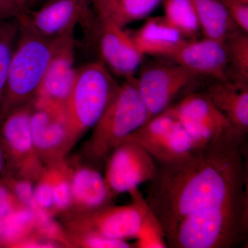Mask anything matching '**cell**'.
<instances>
[{
    "mask_svg": "<svg viewBox=\"0 0 248 248\" xmlns=\"http://www.w3.org/2000/svg\"><path fill=\"white\" fill-rule=\"evenodd\" d=\"M72 247L85 248H130L133 244L127 241L112 239L94 234L79 235L70 238Z\"/></svg>",
    "mask_w": 248,
    "mask_h": 248,
    "instance_id": "29",
    "label": "cell"
},
{
    "mask_svg": "<svg viewBox=\"0 0 248 248\" xmlns=\"http://www.w3.org/2000/svg\"><path fill=\"white\" fill-rule=\"evenodd\" d=\"M91 1V4H94L96 1H99V0H90Z\"/></svg>",
    "mask_w": 248,
    "mask_h": 248,
    "instance_id": "37",
    "label": "cell"
},
{
    "mask_svg": "<svg viewBox=\"0 0 248 248\" xmlns=\"http://www.w3.org/2000/svg\"><path fill=\"white\" fill-rule=\"evenodd\" d=\"M165 19L187 40L202 35L200 21L190 0H164Z\"/></svg>",
    "mask_w": 248,
    "mask_h": 248,
    "instance_id": "24",
    "label": "cell"
},
{
    "mask_svg": "<svg viewBox=\"0 0 248 248\" xmlns=\"http://www.w3.org/2000/svg\"><path fill=\"white\" fill-rule=\"evenodd\" d=\"M3 224H4V218L0 217V240H1V234H2Z\"/></svg>",
    "mask_w": 248,
    "mask_h": 248,
    "instance_id": "36",
    "label": "cell"
},
{
    "mask_svg": "<svg viewBox=\"0 0 248 248\" xmlns=\"http://www.w3.org/2000/svg\"><path fill=\"white\" fill-rule=\"evenodd\" d=\"M72 203L76 213H86L113 204L114 196L95 166H70Z\"/></svg>",
    "mask_w": 248,
    "mask_h": 248,
    "instance_id": "17",
    "label": "cell"
},
{
    "mask_svg": "<svg viewBox=\"0 0 248 248\" xmlns=\"http://www.w3.org/2000/svg\"><path fill=\"white\" fill-rule=\"evenodd\" d=\"M27 208L19 203L12 191L2 180H0V217L4 218L19 209Z\"/></svg>",
    "mask_w": 248,
    "mask_h": 248,
    "instance_id": "32",
    "label": "cell"
},
{
    "mask_svg": "<svg viewBox=\"0 0 248 248\" xmlns=\"http://www.w3.org/2000/svg\"><path fill=\"white\" fill-rule=\"evenodd\" d=\"M36 182L34 189L33 208L51 212V210H53V192L51 181L46 167H45Z\"/></svg>",
    "mask_w": 248,
    "mask_h": 248,
    "instance_id": "30",
    "label": "cell"
},
{
    "mask_svg": "<svg viewBox=\"0 0 248 248\" xmlns=\"http://www.w3.org/2000/svg\"><path fill=\"white\" fill-rule=\"evenodd\" d=\"M12 191L16 199L24 207L32 209L34 207V182L26 178L9 174L1 179Z\"/></svg>",
    "mask_w": 248,
    "mask_h": 248,
    "instance_id": "28",
    "label": "cell"
},
{
    "mask_svg": "<svg viewBox=\"0 0 248 248\" xmlns=\"http://www.w3.org/2000/svg\"><path fill=\"white\" fill-rule=\"evenodd\" d=\"M248 191L186 217L166 236L168 248H234L247 240Z\"/></svg>",
    "mask_w": 248,
    "mask_h": 248,
    "instance_id": "3",
    "label": "cell"
},
{
    "mask_svg": "<svg viewBox=\"0 0 248 248\" xmlns=\"http://www.w3.org/2000/svg\"><path fill=\"white\" fill-rule=\"evenodd\" d=\"M32 102L0 117V142L7 160L9 174L36 182L46 166L35 149L30 127Z\"/></svg>",
    "mask_w": 248,
    "mask_h": 248,
    "instance_id": "6",
    "label": "cell"
},
{
    "mask_svg": "<svg viewBox=\"0 0 248 248\" xmlns=\"http://www.w3.org/2000/svg\"><path fill=\"white\" fill-rule=\"evenodd\" d=\"M246 138L228 132L182 159L157 164L147 204L169 234L186 217L247 192Z\"/></svg>",
    "mask_w": 248,
    "mask_h": 248,
    "instance_id": "1",
    "label": "cell"
},
{
    "mask_svg": "<svg viewBox=\"0 0 248 248\" xmlns=\"http://www.w3.org/2000/svg\"><path fill=\"white\" fill-rule=\"evenodd\" d=\"M240 30L248 33V0H219Z\"/></svg>",
    "mask_w": 248,
    "mask_h": 248,
    "instance_id": "31",
    "label": "cell"
},
{
    "mask_svg": "<svg viewBox=\"0 0 248 248\" xmlns=\"http://www.w3.org/2000/svg\"><path fill=\"white\" fill-rule=\"evenodd\" d=\"M124 141L138 143L157 164L182 159L197 148L181 124L165 111L151 117Z\"/></svg>",
    "mask_w": 248,
    "mask_h": 248,
    "instance_id": "9",
    "label": "cell"
},
{
    "mask_svg": "<svg viewBox=\"0 0 248 248\" xmlns=\"http://www.w3.org/2000/svg\"><path fill=\"white\" fill-rule=\"evenodd\" d=\"M9 174L7 160L5 155L4 148L0 142V180Z\"/></svg>",
    "mask_w": 248,
    "mask_h": 248,
    "instance_id": "34",
    "label": "cell"
},
{
    "mask_svg": "<svg viewBox=\"0 0 248 248\" xmlns=\"http://www.w3.org/2000/svg\"><path fill=\"white\" fill-rule=\"evenodd\" d=\"M228 59V81L248 85V33L238 29L225 40Z\"/></svg>",
    "mask_w": 248,
    "mask_h": 248,
    "instance_id": "25",
    "label": "cell"
},
{
    "mask_svg": "<svg viewBox=\"0 0 248 248\" xmlns=\"http://www.w3.org/2000/svg\"><path fill=\"white\" fill-rule=\"evenodd\" d=\"M19 37L0 103V117L33 102L54 55L74 32L56 37L40 35L17 17Z\"/></svg>",
    "mask_w": 248,
    "mask_h": 248,
    "instance_id": "2",
    "label": "cell"
},
{
    "mask_svg": "<svg viewBox=\"0 0 248 248\" xmlns=\"http://www.w3.org/2000/svg\"><path fill=\"white\" fill-rule=\"evenodd\" d=\"M30 127L36 153L45 166L62 161L73 148L64 110L32 102Z\"/></svg>",
    "mask_w": 248,
    "mask_h": 248,
    "instance_id": "13",
    "label": "cell"
},
{
    "mask_svg": "<svg viewBox=\"0 0 248 248\" xmlns=\"http://www.w3.org/2000/svg\"><path fill=\"white\" fill-rule=\"evenodd\" d=\"M149 113L133 81L119 84L84 147L91 164L105 162L111 152L150 120Z\"/></svg>",
    "mask_w": 248,
    "mask_h": 248,
    "instance_id": "4",
    "label": "cell"
},
{
    "mask_svg": "<svg viewBox=\"0 0 248 248\" xmlns=\"http://www.w3.org/2000/svg\"><path fill=\"white\" fill-rule=\"evenodd\" d=\"M74 36L54 55L33 102L64 110L76 79Z\"/></svg>",
    "mask_w": 248,
    "mask_h": 248,
    "instance_id": "16",
    "label": "cell"
},
{
    "mask_svg": "<svg viewBox=\"0 0 248 248\" xmlns=\"http://www.w3.org/2000/svg\"><path fill=\"white\" fill-rule=\"evenodd\" d=\"M141 214L138 204L114 205L86 212L71 214L66 222L68 237L94 234L112 239L128 241L138 236Z\"/></svg>",
    "mask_w": 248,
    "mask_h": 248,
    "instance_id": "8",
    "label": "cell"
},
{
    "mask_svg": "<svg viewBox=\"0 0 248 248\" xmlns=\"http://www.w3.org/2000/svg\"><path fill=\"white\" fill-rule=\"evenodd\" d=\"M20 14V11L8 0H0V20L17 17Z\"/></svg>",
    "mask_w": 248,
    "mask_h": 248,
    "instance_id": "33",
    "label": "cell"
},
{
    "mask_svg": "<svg viewBox=\"0 0 248 248\" xmlns=\"http://www.w3.org/2000/svg\"><path fill=\"white\" fill-rule=\"evenodd\" d=\"M229 121L239 135L248 133V85L213 80L203 93Z\"/></svg>",
    "mask_w": 248,
    "mask_h": 248,
    "instance_id": "18",
    "label": "cell"
},
{
    "mask_svg": "<svg viewBox=\"0 0 248 248\" xmlns=\"http://www.w3.org/2000/svg\"><path fill=\"white\" fill-rule=\"evenodd\" d=\"M35 233L34 210L29 208L19 209L4 217L0 246L20 248Z\"/></svg>",
    "mask_w": 248,
    "mask_h": 248,
    "instance_id": "23",
    "label": "cell"
},
{
    "mask_svg": "<svg viewBox=\"0 0 248 248\" xmlns=\"http://www.w3.org/2000/svg\"><path fill=\"white\" fill-rule=\"evenodd\" d=\"M132 200L138 204L141 214V224L136 242L133 247L136 248H168L166 236L162 226L151 209L147 204L144 197L139 190L134 188L128 192Z\"/></svg>",
    "mask_w": 248,
    "mask_h": 248,
    "instance_id": "22",
    "label": "cell"
},
{
    "mask_svg": "<svg viewBox=\"0 0 248 248\" xmlns=\"http://www.w3.org/2000/svg\"><path fill=\"white\" fill-rule=\"evenodd\" d=\"M197 78L177 63H157L143 68L133 81L151 118L167 110Z\"/></svg>",
    "mask_w": 248,
    "mask_h": 248,
    "instance_id": "10",
    "label": "cell"
},
{
    "mask_svg": "<svg viewBox=\"0 0 248 248\" xmlns=\"http://www.w3.org/2000/svg\"><path fill=\"white\" fill-rule=\"evenodd\" d=\"M10 2L14 4L21 13L27 12L30 10L32 5V0H8Z\"/></svg>",
    "mask_w": 248,
    "mask_h": 248,
    "instance_id": "35",
    "label": "cell"
},
{
    "mask_svg": "<svg viewBox=\"0 0 248 248\" xmlns=\"http://www.w3.org/2000/svg\"><path fill=\"white\" fill-rule=\"evenodd\" d=\"M17 17L0 20V103L19 37V25Z\"/></svg>",
    "mask_w": 248,
    "mask_h": 248,
    "instance_id": "27",
    "label": "cell"
},
{
    "mask_svg": "<svg viewBox=\"0 0 248 248\" xmlns=\"http://www.w3.org/2000/svg\"><path fill=\"white\" fill-rule=\"evenodd\" d=\"M46 167L51 181L53 210L56 213H66L72 203L70 165L63 159Z\"/></svg>",
    "mask_w": 248,
    "mask_h": 248,
    "instance_id": "26",
    "label": "cell"
},
{
    "mask_svg": "<svg viewBox=\"0 0 248 248\" xmlns=\"http://www.w3.org/2000/svg\"><path fill=\"white\" fill-rule=\"evenodd\" d=\"M18 17L48 37L73 32L80 24L89 42L99 24L90 0H50L40 9L21 13Z\"/></svg>",
    "mask_w": 248,
    "mask_h": 248,
    "instance_id": "7",
    "label": "cell"
},
{
    "mask_svg": "<svg viewBox=\"0 0 248 248\" xmlns=\"http://www.w3.org/2000/svg\"><path fill=\"white\" fill-rule=\"evenodd\" d=\"M118 85L100 60L77 68L74 84L64 108L73 147L97 124Z\"/></svg>",
    "mask_w": 248,
    "mask_h": 248,
    "instance_id": "5",
    "label": "cell"
},
{
    "mask_svg": "<svg viewBox=\"0 0 248 248\" xmlns=\"http://www.w3.org/2000/svg\"><path fill=\"white\" fill-rule=\"evenodd\" d=\"M34 1V0H32V1Z\"/></svg>",
    "mask_w": 248,
    "mask_h": 248,
    "instance_id": "38",
    "label": "cell"
},
{
    "mask_svg": "<svg viewBox=\"0 0 248 248\" xmlns=\"http://www.w3.org/2000/svg\"><path fill=\"white\" fill-rule=\"evenodd\" d=\"M200 21L203 37L225 41L239 29L219 0H190Z\"/></svg>",
    "mask_w": 248,
    "mask_h": 248,
    "instance_id": "21",
    "label": "cell"
},
{
    "mask_svg": "<svg viewBox=\"0 0 248 248\" xmlns=\"http://www.w3.org/2000/svg\"><path fill=\"white\" fill-rule=\"evenodd\" d=\"M130 35L135 45L145 56L170 58L188 41L169 24L164 16L149 18Z\"/></svg>",
    "mask_w": 248,
    "mask_h": 248,
    "instance_id": "19",
    "label": "cell"
},
{
    "mask_svg": "<svg viewBox=\"0 0 248 248\" xmlns=\"http://www.w3.org/2000/svg\"><path fill=\"white\" fill-rule=\"evenodd\" d=\"M165 112L181 124L197 147L207 144L222 134L235 131L204 93H190Z\"/></svg>",
    "mask_w": 248,
    "mask_h": 248,
    "instance_id": "12",
    "label": "cell"
},
{
    "mask_svg": "<svg viewBox=\"0 0 248 248\" xmlns=\"http://www.w3.org/2000/svg\"><path fill=\"white\" fill-rule=\"evenodd\" d=\"M164 0H99L92 4L100 22L124 28L148 17Z\"/></svg>",
    "mask_w": 248,
    "mask_h": 248,
    "instance_id": "20",
    "label": "cell"
},
{
    "mask_svg": "<svg viewBox=\"0 0 248 248\" xmlns=\"http://www.w3.org/2000/svg\"><path fill=\"white\" fill-rule=\"evenodd\" d=\"M169 59L197 77L228 81V53L225 41L205 37L188 40Z\"/></svg>",
    "mask_w": 248,
    "mask_h": 248,
    "instance_id": "15",
    "label": "cell"
},
{
    "mask_svg": "<svg viewBox=\"0 0 248 248\" xmlns=\"http://www.w3.org/2000/svg\"><path fill=\"white\" fill-rule=\"evenodd\" d=\"M104 179L114 197L149 182L156 173L157 163L135 142L124 141L106 159Z\"/></svg>",
    "mask_w": 248,
    "mask_h": 248,
    "instance_id": "11",
    "label": "cell"
},
{
    "mask_svg": "<svg viewBox=\"0 0 248 248\" xmlns=\"http://www.w3.org/2000/svg\"><path fill=\"white\" fill-rule=\"evenodd\" d=\"M91 43L95 46L100 61L108 69L127 81L135 79V73L141 67L145 55L124 28L99 21Z\"/></svg>",
    "mask_w": 248,
    "mask_h": 248,
    "instance_id": "14",
    "label": "cell"
}]
</instances>
